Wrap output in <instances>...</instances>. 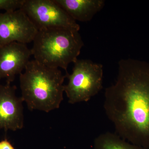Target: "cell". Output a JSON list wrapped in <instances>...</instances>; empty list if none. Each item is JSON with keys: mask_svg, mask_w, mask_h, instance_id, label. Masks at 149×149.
<instances>
[{"mask_svg": "<svg viewBox=\"0 0 149 149\" xmlns=\"http://www.w3.org/2000/svg\"><path fill=\"white\" fill-rule=\"evenodd\" d=\"M118 66L116 82L105 91L106 114L120 138L149 148V63L122 59Z\"/></svg>", "mask_w": 149, "mask_h": 149, "instance_id": "cell-1", "label": "cell"}, {"mask_svg": "<svg viewBox=\"0 0 149 149\" xmlns=\"http://www.w3.org/2000/svg\"><path fill=\"white\" fill-rule=\"evenodd\" d=\"M19 74L21 97L30 110L49 112L59 108L63 100L66 75L58 68L30 61Z\"/></svg>", "mask_w": 149, "mask_h": 149, "instance_id": "cell-2", "label": "cell"}, {"mask_svg": "<svg viewBox=\"0 0 149 149\" xmlns=\"http://www.w3.org/2000/svg\"><path fill=\"white\" fill-rule=\"evenodd\" d=\"M31 49L35 60L41 64L61 68L68 74L70 63L80 55L84 42L79 31L62 28L38 30Z\"/></svg>", "mask_w": 149, "mask_h": 149, "instance_id": "cell-3", "label": "cell"}, {"mask_svg": "<svg viewBox=\"0 0 149 149\" xmlns=\"http://www.w3.org/2000/svg\"><path fill=\"white\" fill-rule=\"evenodd\" d=\"M68 82L64 92L69 103L88 102L102 88L103 66L88 59H77L71 74H65Z\"/></svg>", "mask_w": 149, "mask_h": 149, "instance_id": "cell-4", "label": "cell"}, {"mask_svg": "<svg viewBox=\"0 0 149 149\" xmlns=\"http://www.w3.org/2000/svg\"><path fill=\"white\" fill-rule=\"evenodd\" d=\"M21 9L38 30L62 28L79 31L80 26L55 0H25Z\"/></svg>", "mask_w": 149, "mask_h": 149, "instance_id": "cell-5", "label": "cell"}, {"mask_svg": "<svg viewBox=\"0 0 149 149\" xmlns=\"http://www.w3.org/2000/svg\"><path fill=\"white\" fill-rule=\"evenodd\" d=\"M37 27L21 9L0 13V47L10 43L33 42Z\"/></svg>", "mask_w": 149, "mask_h": 149, "instance_id": "cell-6", "label": "cell"}, {"mask_svg": "<svg viewBox=\"0 0 149 149\" xmlns=\"http://www.w3.org/2000/svg\"><path fill=\"white\" fill-rule=\"evenodd\" d=\"M10 84H0V130L5 131L20 130L24 125L23 100L16 96V87Z\"/></svg>", "mask_w": 149, "mask_h": 149, "instance_id": "cell-7", "label": "cell"}, {"mask_svg": "<svg viewBox=\"0 0 149 149\" xmlns=\"http://www.w3.org/2000/svg\"><path fill=\"white\" fill-rule=\"evenodd\" d=\"M32 55L26 44L14 42L0 47V81L11 84L24 70Z\"/></svg>", "mask_w": 149, "mask_h": 149, "instance_id": "cell-8", "label": "cell"}, {"mask_svg": "<svg viewBox=\"0 0 149 149\" xmlns=\"http://www.w3.org/2000/svg\"><path fill=\"white\" fill-rule=\"evenodd\" d=\"M75 21L88 22L102 9L103 0H55Z\"/></svg>", "mask_w": 149, "mask_h": 149, "instance_id": "cell-9", "label": "cell"}, {"mask_svg": "<svg viewBox=\"0 0 149 149\" xmlns=\"http://www.w3.org/2000/svg\"><path fill=\"white\" fill-rule=\"evenodd\" d=\"M94 149H149L134 145L120 138L116 133H102L95 139Z\"/></svg>", "mask_w": 149, "mask_h": 149, "instance_id": "cell-10", "label": "cell"}, {"mask_svg": "<svg viewBox=\"0 0 149 149\" xmlns=\"http://www.w3.org/2000/svg\"><path fill=\"white\" fill-rule=\"evenodd\" d=\"M25 0H0V10L14 11L21 9Z\"/></svg>", "mask_w": 149, "mask_h": 149, "instance_id": "cell-11", "label": "cell"}, {"mask_svg": "<svg viewBox=\"0 0 149 149\" xmlns=\"http://www.w3.org/2000/svg\"><path fill=\"white\" fill-rule=\"evenodd\" d=\"M0 149H15L10 142L5 139L0 141Z\"/></svg>", "mask_w": 149, "mask_h": 149, "instance_id": "cell-12", "label": "cell"}]
</instances>
